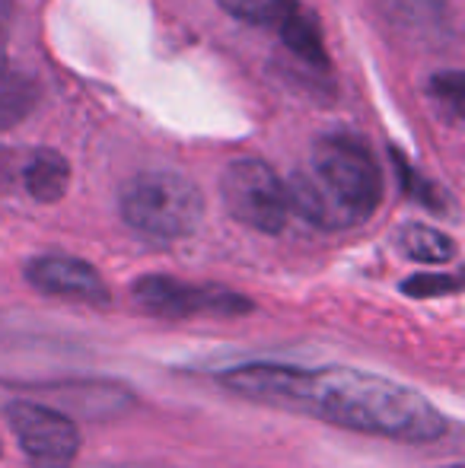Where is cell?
Returning <instances> with one entry per match:
<instances>
[{"label":"cell","mask_w":465,"mask_h":468,"mask_svg":"<svg viewBox=\"0 0 465 468\" xmlns=\"http://www.w3.org/2000/svg\"><path fill=\"white\" fill-rule=\"evenodd\" d=\"M220 197L233 220L259 233H280L291 217V197L287 186L278 179L268 163L261 160H236L224 169Z\"/></svg>","instance_id":"4"},{"label":"cell","mask_w":465,"mask_h":468,"mask_svg":"<svg viewBox=\"0 0 465 468\" xmlns=\"http://www.w3.org/2000/svg\"><path fill=\"white\" fill-rule=\"evenodd\" d=\"M386 23L415 45L443 48L453 26H449L447 0H379Z\"/></svg>","instance_id":"8"},{"label":"cell","mask_w":465,"mask_h":468,"mask_svg":"<svg viewBox=\"0 0 465 468\" xmlns=\"http://www.w3.org/2000/svg\"><path fill=\"white\" fill-rule=\"evenodd\" d=\"M430 96H434L437 109L449 118V122H460L462 118V96H465V80L460 70H447V74H437L430 80Z\"/></svg>","instance_id":"14"},{"label":"cell","mask_w":465,"mask_h":468,"mask_svg":"<svg viewBox=\"0 0 465 468\" xmlns=\"http://www.w3.org/2000/svg\"><path fill=\"white\" fill-rule=\"evenodd\" d=\"M16 443L29 468H70L80 452V431L74 418L38 401H10L6 405Z\"/></svg>","instance_id":"6"},{"label":"cell","mask_w":465,"mask_h":468,"mask_svg":"<svg viewBox=\"0 0 465 468\" xmlns=\"http://www.w3.org/2000/svg\"><path fill=\"white\" fill-rule=\"evenodd\" d=\"M280 36H284V42L291 45L306 64L325 68V48H322V36H319L316 16H306L303 10L293 6V10L280 19Z\"/></svg>","instance_id":"12"},{"label":"cell","mask_w":465,"mask_h":468,"mask_svg":"<svg viewBox=\"0 0 465 468\" xmlns=\"http://www.w3.org/2000/svg\"><path fill=\"white\" fill-rule=\"evenodd\" d=\"M405 296H415V300H428V296H449L460 293V278H449V274H415L402 283Z\"/></svg>","instance_id":"16"},{"label":"cell","mask_w":465,"mask_h":468,"mask_svg":"<svg viewBox=\"0 0 465 468\" xmlns=\"http://www.w3.org/2000/svg\"><path fill=\"white\" fill-rule=\"evenodd\" d=\"M396 163H398V176H402V182H405V188H408L411 197H417L421 204H428V207L437 210V214L447 210V195H443V188H437V186H430L428 179H421L417 169H411L398 154H396Z\"/></svg>","instance_id":"15"},{"label":"cell","mask_w":465,"mask_h":468,"mask_svg":"<svg viewBox=\"0 0 465 468\" xmlns=\"http://www.w3.org/2000/svg\"><path fill=\"white\" fill-rule=\"evenodd\" d=\"M38 102V90L36 83L26 74L13 70L10 64L0 68V131L16 128Z\"/></svg>","instance_id":"11"},{"label":"cell","mask_w":465,"mask_h":468,"mask_svg":"<svg viewBox=\"0 0 465 468\" xmlns=\"http://www.w3.org/2000/svg\"><path fill=\"white\" fill-rule=\"evenodd\" d=\"M122 217L141 236L175 242L201 227L205 195L179 173H141L122 188Z\"/></svg>","instance_id":"3"},{"label":"cell","mask_w":465,"mask_h":468,"mask_svg":"<svg viewBox=\"0 0 465 468\" xmlns=\"http://www.w3.org/2000/svg\"><path fill=\"white\" fill-rule=\"evenodd\" d=\"M10 10H13V0H0V23L10 16Z\"/></svg>","instance_id":"17"},{"label":"cell","mask_w":465,"mask_h":468,"mask_svg":"<svg viewBox=\"0 0 465 468\" xmlns=\"http://www.w3.org/2000/svg\"><path fill=\"white\" fill-rule=\"evenodd\" d=\"M6 64V38H4V29H0V68Z\"/></svg>","instance_id":"18"},{"label":"cell","mask_w":465,"mask_h":468,"mask_svg":"<svg viewBox=\"0 0 465 468\" xmlns=\"http://www.w3.org/2000/svg\"><path fill=\"white\" fill-rule=\"evenodd\" d=\"M398 249L408 255L411 261H424V265H447L456 259V242L447 233L434 227H424V223H408L398 233Z\"/></svg>","instance_id":"10"},{"label":"cell","mask_w":465,"mask_h":468,"mask_svg":"<svg viewBox=\"0 0 465 468\" xmlns=\"http://www.w3.org/2000/svg\"><path fill=\"white\" fill-rule=\"evenodd\" d=\"M134 303L150 315L160 319H195V315H214V319H236L248 315L255 303L236 290L217 283H185L169 274H147L131 283Z\"/></svg>","instance_id":"5"},{"label":"cell","mask_w":465,"mask_h":468,"mask_svg":"<svg viewBox=\"0 0 465 468\" xmlns=\"http://www.w3.org/2000/svg\"><path fill=\"white\" fill-rule=\"evenodd\" d=\"M220 382L259 405L303 411L344 431L402 443H430L449 431L447 414L421 392L351 367L303 370L287 364H246L220 373Z\"/></svg>","instance_id":"1"},{"label":"cell","mask_w":465,"mask_h":468,"mask_svg":"<svg viewBox=\"0 0 465 468\" xmlns=\"http://www.w3.org/2000/svg\"><path fill=\"white\" fill-rule=\"evenodd\" d=\"M19 182H23L26 195L36 197L38 204H55L61 201L70 186V163L58 150L36 147L32 154L23 156Z\"/></svg>","instance_id":"9"},{"label":"cell","mask_w":465,"mask_h":468,"mask_svg":"<svg viewBox=\"0 0 465 468\" xmlns=\"http://www.w3.org/2000/svg\"><path fill=\"white\" fill-rule=\"evenodd\" d=\"M230 16L242 19V23L268 26L280 23L287 13L293 10V0H217Z\"/></svg>","instance_id":"13"},{"label":"cell","mask_w":465,"mask_h":468,"mask_svg":"<svg viewBox=\"0 0 465 468\" xmlns=\"http://www.w3.org/2000/svg\"><path fill=\"white\" fill-rule=\"evenodd\" d=\"M447 468H465V465H460V463H453V465H447Z\"/></svg>","instance_id":"19"},{"label":"cell","mask_w":465,"mask_h":468,"mask_svg":"<svg viewBox=\"0 0 465 468\" xmlns=\"http://www.w3.org/2000/svg\"><path fill=\"white\" fill-rule=\"evenodd\" d=\"M26 281L45 296H61V300H80L90 306H106L112 296L90 261L70 259V255H42L26 265Z\"/></svg>","instance_id":"7"},{"label":"cell","mask_w":465,"mask_h":468,"mask_svg":"<svg viewBox=\"0 0 465 468\" xmlns=\"http://www.w3.org/2000/svg\"><path fill=\"white\" fill-rule=\"evenodd\" d=\"M291 210L319 229H351L383 201V173L354 134H325L287 182Z\"/></svg>","instance_id":"2"}]
</instances>
